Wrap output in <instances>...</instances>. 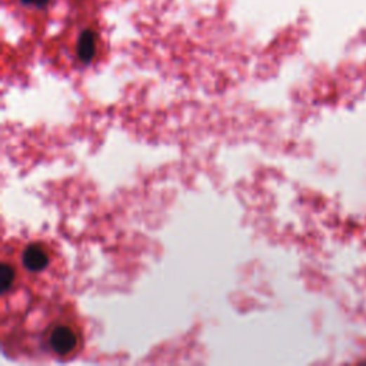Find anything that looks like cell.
Segmentation results:
<instances>
[{
    "label": "cell",
    "instance_id": "obj_2",
    "mask_svg": "<svg viewBox=\"0 0 366 366\" xmlns=\"http://www.w3.org/2000/svg\"><path fill=\"white\" fill-rule=\"evenodd\" d=\"M23 263L29 270H44L51 262L48 249L40 243H32L23 251Z\"/></svg>",
    "mask_w": 366,
    "mask_h": 366
},
{
    "label": "cell",
    "instance_id": "obj_5",
    "mask_svg": "<svg viewBox=\"0 0 366 366\" xmlns=\"http://www.w3.org/2000/svg\"><path fill=\"white\" fill-rule=\"evenodd\" d=\"M25 5H30V6H39L42 8L45 5H48V0H22Z\"/></svg>",
    "mask_w": 366,
    "mask_h": 366
},
{
    "label": "cell",
    "instance_id": "obj_4",
    "mask_svg": "<svg viewBox=\"0 0 366 366\" xmlns=\"http://www.w3.org/2000/svg\"><path fill=\"white\" fill-rule=\"evenodd\" d=\"M15 269L9 265V263H5L2 266V288H4V292L9 291L11 287L15 282Z\"/></svg>",
    "mask_w": 366,
    "mask_h": 366
},
{
    "label": "cell",
    "instance_id": "obj_1",
    "mask_svg": "<svg viewBox=\"0 0 366 366\" xmlns=\"http://www.w3.org/2000/svg\"><path fill=\"white\" fill-rule=\"evenodd\" d=\"M49 345L58 355H69L79 346V335L70 325L59 323L51 331Z\"/></svg>",
    "mask_w": 366,
    "mask_h": 366
},
{
    "label": "cell",
    "instance_id": "obj_3",
    "mask_svg": "<svg viewBox=\"0 0 366 366\" xmlns=\"http://www.w3.org/2000/svg\"><path fill=\"white\" fill-rule=\"evenodd\" d=\"M96 45H98L96 33L92 30H85L82 34H80L77 42L79 59L85 63L91 62L96 55Z\"/></svg>",
    "mask_w": 366,
    "mask_h": 366
}]
</instances>
